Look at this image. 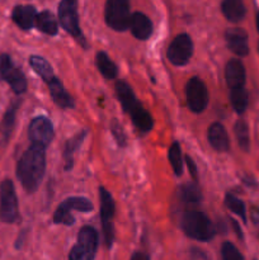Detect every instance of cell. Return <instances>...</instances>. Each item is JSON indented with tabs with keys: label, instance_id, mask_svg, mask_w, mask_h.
I'll use <instances>...</instances> for the list:
<instances>
[{
	"label": "cell",
	"instance_id": "6da1fadb",
	"mask_svg": "<svg viewBox=\"0 0 259 260\" xmlns=\"http://www.w3.org/2000/svg\"><path fill=\"white\" fill-rule=\"evenodd\" d=\"M46 170L45 147L32 145L17 165V177L22 187L28 193H33L40 187Z\"/></svg>",
	"mask_w": 259,
	"mask_h": 260
},
{
	"label": "cell",
	"instance_id": "7a4b0ae2",
	"mask_svg": "<svg viewBox=\"0 0 259 260\" xmlns=\"http://www.w3.org/2000/svg\"><path fill=\"white\" fill-rule=\"evenodd\" d=\"M116 94L122 108L131 117L135 127L144 134L151 131L152 126H154L151 114L137 101L131 86L126 81L118 80L116 83Z\"/></svg>",
	"mask_w": 259,
	"mask_h": 260
},
{
	"label": "cell",
	"instance_id": "3957f363",
	"mask_svg": "<svg viewBox=\"0 0 259 260\" xmlns=\"http://www.w3.org/2000/svg\"><path fill=\"white\" fill-rule=\"evenodd\" d=\"M182 229L185 235L198 241H208L215 236L216 230L210 218L200 211L190 210L183 215Z\"/></svg>",
	"mask_w": 259,
	"mask_h": 260
},
{
	"label": "cell",
	"instance_id": "277c9868",
	"mask_svg": "<svg viewBox=\"0 0 259 260\" xmlns=\"http://www.w3.org/2000/svg\"><path fill=\"white\" fill-rule=\"evenodd\" d=\"M98 250V233L91 226H84L79 231L78 240L71 249L69 260H94Z\"/></svg>",
	"mask_w": 259,
	"mask_h": 260
},
{
	"label": "cell",
	"instance_id": "5b68a950",
	"mask_svg": "<svg viewBox=\"0 0 259 260\" xmlns=\"http://www.w3.org/2000/svg\"><path fill=\"white\" fill-rule=\"evenodd\" d=\"M106 22L108 27L117 32L128 29L131 13H130V0H107Z\"/></svg>",
	"mask_w": 259,
	"mask_h": 260
},
{
	"label": "cell",
	"instance_id": "8992f818",
	"mask_svg": "<svg viewBox=\"0 0 259 260\" xmlns=\"http://www.w3.org/2000/svg\"><path fill=\"white\" fill-rule=\"evenodd\" d=\"M19 215L18 198L14 184L10 179L3 180L0 184V220L5 223H13Z\"/></svg>",
	"mask_w": 259,
	"mask_h": 260
},
{
	"label": "cell",
	"instance_id": "52a82bcc",
	"mask_svg": "<svg viewBox=\"0 0 259 260\" xmlns=\"http://www.w3.org/2000/svg\"><path fill=\"white\" fill-rule=\"evenodd\" d=\"M93 203L85 197H70L63 201L56 210L53 215V222L57 225H74L75 218L71 215V211H80V212H90L93 211Z\"/></svg>",
	"mask_w": 259,
	"mask_h": 260
},
{
	"label": "cell",
	"instance_id": "ba28073f",
	"mask_svg": "<svg viewBox=\"0 0 259 260\" xmlns=\"http://www.w3.org/2000/svg\"><path fill=\"white\" fill-rule=\"evenodd\" d=\"M58 20L63 29L78 41H83L78 17V0H61L58 5Z\"/></svg>",
	"mask_w": 259,
	"mask_h": 260
},
{
	"label": "cell",
	"instance_id": "9c48e42d",
	"mask_svg": "<svg viewBox=\"0 0 259 260\" xmlns=\"http://www.w3.org/2000/svg\"><path fill=\"white\" fill-rule=\"evenodd\" d=\"M99 198H101V218L104 234V241H106L107 248H111L114 239V201L112 198L111 193L103 187L99 188Z\"/></svg>",
	"mask_w": 259,
	"mask_h": 260
},
{
	"label": "cell",
	"instance_id": "30bf717a",
	"mask_svg": "<svg viewBox=\"0 0 259 260\" xmlns=\"http://www.w3.org/2000/svg\"><path fill=\"white\" fill-rule=\"evenodd\" d=\"M0 80L7 81L17 94H23L27 90V80L24 74L15 68L10 56L7 53L0 55Z\"/></svg>",
	"mask_w": 259,
	"mask_h": 260
},
{
	"label": "cell",
	"instance_id": "8fae6325",
	"mask_svg": "<svg viewBox=\"0 0 259 260\" xmlns=\"http://www.w3.org/2000/svg\"><path fill=\"white\" fill-rule=\"evenodd\" d=\"M193 55L192 38L185 33L177 36L168 47V60L175 66L187 65Z\"/></svg>",
	"mask_w": 259,
	"mask_h": 260
},
{
	"label": "cell",
	"instance_id": "7c38bea8",
	"mask_svg": "<svg viewBox=\"0 0 259 260\" xmlns=\"http://www.w3.org/2000/svg\"><path fill=\"white\" fill-rule=\"evenodd\" d=\"M188 108L195 113H201L206 109L208 104V91L205 83L200 78L189 79L185 86Z\"/></svg>",
	"mask_w": 259,
	"mask_h": 260
},
{
	"label": "cell",
	"instance_id": "4fadbf2b",
	"mask_svg": "<svg viewBox=\"0 0 259 260\" xmlns=\"http://www.w3.org/2000/svg\"><path fill=\"white\" fill-rule=\"evenodd\" d=\"M53 126L52 122L47 117H36L32 119L28 127V136L32 141V145L47 147L53 139Z\"/></svg>",
	"mask_w": 259,
	"mask_h": 260
},
{
	"label": "cell",
	"instance_id": "5bb4252c",
	"mask_svg": "<svg viewBox=\"0 0 259 260\" xmlns=\"http://www.w3.org/2000/svg\"><path fill=\"white\" fill-rule=\"evenodd\" d=\"M226 43L231 52L235 55L244 57L249 53V43H248V35L241 28H230L225 33Z\"/></svg>",
	"mask_w": 259,
	"mask_h": 260
},
{
	"label": "cell",
	"instance_id": "9a60e30c",
	"mask_svg": "<svg viewBox=\"0 0 259 260\" xmlns=\"http://www.w3.org/2000/svg\"><path fill=\"white\" fill-rule=\"evenodd\" d=\"M245 78V68H244L243 62H241L240 60L233 58V60H230L226 63L225 79L226 84H228V86L231 90H233V89L244 88Z\"/></svg>",
	"mask_w": 259,
	"mask_h": 260
},
{
	"label": "cell",
	"instance_id": "2e32d148",
	"mask_svg": "<svg viewBox=\"0 0 259 260\" xmlns=\"http://www.w3.org/2000/svg\"><path fill=\"white\" fill-rule=\"evenodd\" d=\"M208 142L211 146L218 152H226L230 149V140H229V135L226 132V128L218 122L211 124L208 127Z\"/></svg>",
	"mask_w": 259,
	"mask_h": 260
},
{
	"label": "cell",
	"instance_id": "e0dca14e",
	"mask_svg": "<svg viewBox=\"0 0 259 260\" xmlns=\"http://www.w3.org/2000/svg\"><path fill=\"white\" fill-rule=\"evenodd\" d=\"M130 29L137 40L146 41L152 35V23L144 13L136 12L131 15Z\"/></svg>",
	"mask_w": 259,
	"mask_h": 260
},
{
	"label": "cell",
	"instance_id": "ac0fdd59",
	"mask_svg": "<svg viewBox=\"0 0 259 260\" xmlns=\"http://www.w3.org/2000/svg\"><path fill=\"white\" fill-rule=\"evenodd\" d=\"M12 18L18 27L24 30H28L36 24L37 12L30 5H18L13 10Z\"/></svg>",
	"mask_w": 259,
	"mask_h": 260
},
{
	"label": "cell",
	"instance_id": "d6986e66",
	"mask_svg": "<svg viewBox=\"0 0 259 260\" xmlns=\"http://www.w3.org/2000/svg\"><path fill=\"white\" fill-rule=\"evenodd\" d=\"M47 85H48V89H50V94L51 96H52L53 102H55L60 108H63V109L74 108L75 103H74L73 96L65 90L62 83H61L57 78L51 80Z\"/></svg>",
	"mask_w": 259,
	"mask_h": 260
},
{
	"label": "cell",
	"instance_id": "ffe728a7",
	"mask_svg": "<svg viewBox=\"0 0 259 260\" xmlns=\"http://www.w3.org/2000/svg\"><path fill=\"white\" fill-rule=\"evenodd\" d=\"M221 10L226 19L233 23L241 22L246 14V8L243 0H222Z\"/></svg>",
	"mask_w": 259,
	"mask_h": 260
},
{
	"label": "cell",
	"instance_id": "44dd1931",
	"mask_svg": "<svg viewBox=\"0 0 259 260\" xmlns=\"http://www.w3.org/2000/svg\"><path fill=\"white\" fill-rule=\"evenodd\" d=\"M86 137V131H81L76 134L75 136L71 137L66 141L65 150H63V160H65V170H71L74 164V154L76 150L81 146L84 139Z\"/></svg>",
	"mask_w": 259,
	"mask_h": 260
},
{
	"label": "cell",
	"instance_id": "7402d4cb",
	"mask_svg": "<svg viewBox=\"0 0 259 260\" xmlns=\"http://www.w3.org/2000/svg\"><path fill=\"white\" fill-rule=\"evenodd\" d=\"M36 25L41 32L46 33L48 36H55L58 30L57 20L53 17V14L48 10H43L40 14H37Z\"/></svg>",
	"mask_w": 259,
	"mask_h": 260
},
{
	"label": "cell",
	"instance_id": "603a6c76",
	"mask_svg": "<svg viewBox=\"0 0 259 260\" xmlns=\"http://www.w3.org/2000/svg\"><path fill=\"white\" fill-rule=\"evenodd\" d=\"M95 63L98 68L99 73L106 79H116L118 74V69L113 61L109 58V56L106 52H98L95 56Z\"/></svg>",
	"mask_w": 259,
	"mask_h": 260
},
{
	"label": "cell",
	"instance_id": "cb8c5ba5",
	"mask_svg": "<svg viewBox=\"0 0 259 260\" xmlns=\"http://www.w3.org/2000/svg\"><path fill=\"white\" fill-rule=\"evenodd\" d=\"M18 107H19V103L18 102H14V103L10 104L9 108L5 112L4 117H3L2 124H0V131H2L3 139L4 141H8L12 135L13 129H14L15 126V118H17V111Z\"/></svg>",
	"mask_w": 259,
	"mask_h": 260
},
{
	"label": "cell",
	"instance_id": "d4e9b609",
	"mask_svg": "<svg viewBox=\"0 0 259 260\" xmlns=\"http://www.w3.org/2000/svg\"><path fill=\"white\" fill-rule=\"evenodd\" d=\"M29 63L30 66H32L33 70H35L47 84L56 78L50 63H48L45 58L41 57V56H32V57L29 58Z\"/></svg>",
	"mask_w": 259,
	"mask_h": 260
},
{
	"label": "cell",
	"instance_id": "484cf974",
	"mask_svg": "<svg viewBox=\"0 0 259 260\" xmlns=\"http://www.w3.org/2000/svg\"><path fill=\"white\" fill-rule=\"evenodd\" d=\"M179 197L185 205H198L202 200V193L196 183H189L180 187Z\"/></svg>",
	"mask_w": 259,
	"mask_h": 260
},
{
	"label": "cell",
	"instance_id": "4316f807",
	"mask_svg": "<svg viewBox=\"0 0 259 260\" xmlns=\"http://www.w3.org/2000/svg\"><path fill=\"white\" fill-rule=\"evenodd\" d=\"M230 103L236 113H244L249 103L248 91L244 88L233 89V90L230 91Z\"/></svg>",
	"mask_w": 259,
	"mask_h": 260
},
{
	"label": "cell",
	"instance_id": "83f0119b",
	"mask_svg": "<svg viewBox=\"0 0 259 260\" xmlns=\"http://www.w3.org/2000/svg\"><path fill=\"white\" fill-rule=\"evenodd\" d=\"M234 129H235V136L236 140H238L240 149L244 150L245 152H248L249 149H250V136H249L248 124L244 121H238L235 123Z\"/></svg>",
	"mask_w": 259,
	"mask_h": 260
},
{
	"label": "cell",
	"instance_id": "f1b7e54d",
	"mask_svg": "<svg viewBox=\"0 0 259 260\" xmlns=\"http://www.w3.org/2000/svg\"><path fill=\"white\" fill-rule=\"evenodd\" d=\"M169 161L172 165L173 170H174L175 175H182L183 173V159H182V149H180L178 142H173L172 146L169 147Z\"/></svg>",
	"mask_w": 259,
	"mask_h": 260
},
{
	"label": "cell",
	"instance_id": "f546056e",
	"mask_svg": "<svg viewBox=\"0 0 259 260\" xmlns=\"http://www.w3.org/2000/svg\"><path fill=\"white\" fill-rule=\"evenodd\" d=\"M225 205L231 212L238 215L243 221H246V210L243 201L239 200V198L235 197L234 194H230V193H229L225 198Z\"/></svg>",
	"mask_w": 259,
	"mask_h": 260
},
{
	"label": "cell",
	"instance_id": "4dcf8cb0",
	"mask_svg": "<svg viewBox=\"0 0 259 260\" xmlns=\"http://www.w3.org/2000/svg\"><path fill=\"white\" fill-rule=\"evenodd\" d=\"M221 255H222V260H244L239 249L230 241H225L222 244V246H221Z\"/></svg>",
	"mask_w": 259,
	"mask_h": 260
},
{
	"label": "cell",
	"instance_id": "1f68e13d",
	"mask_svg": "<svg viewBox=\"0 0 259 260\" xmlns=\"http://www.w3.org/2000/svg\"><path fill=\"white\" fill-rule=\"evenodd\" d=\"M111 131H112V135H113V137L116 139L117 144H118L119 146H122V147L126 146V145H127V136H126V134H124L123 127L121 126V123H119L117 119H112Z\"/></svg>",
	"mask_w": 259,
	"mask_h": 260
},
{
	"label": "cell",
	"instance_id": "d6a6232c",
	"mask_svg": "<svg viewBox=\"0 0 259 260\" xmlns=\"http://www.w3.org/2000/svg\"><path fill=\"white\" fill-rule=\"evenodd\" d=\"M185 162H187L188 165V169H189V173L190 175H192V178L195 180H197L198 175H197V168H196V164L195 161H193L192 159H190L189 156H185Z\"/></svg>",
	"mask_w": 259,
	"mask_h": 260
},
{
	"label": "cell",
	"instance_id": "836d02e7",
	"mask_svg": "<svg viewBox=\"0 0 259 260\" xmlns=\"http://www.w3.org/2000/svg\"><path fill=\"white\" fill-rule=\"evenodd\" d=\"M130 260H150V258L147 254L142 253V251H136V253H134V255L131 256Z\"/></svg>",
	"mask_w": 259,
	"mask_h": 260
},
{
	"label": "cell",
	"instance_id": "e575fe53",
	"mask_svg": "<svg viewBox=\"0 0 259 260\" xmlns=\"http://www.w3.org/2000/svg\"><path fill=\"white\" fill-rule=\"evenodd\" d=\"M256 28H258V32H259V12L256 14Z\"/></svg>",
	"mask_w": 259,
	"mask_h": 260
},
{
	"label": "cell",
	"instance_id": "d590c367",
	"mask_svg": "<svg viewBox=\"0 0 259 260\" xmlns=\"http://www.w3.org/2000/svg\"><path fill=\"white\" fill-rule=\"evenodd\" d=\"M258 50H259V46H258Z\"/></svg>",
	"mask_w": 259,
	"mask_h": 260
}]
</instances>
